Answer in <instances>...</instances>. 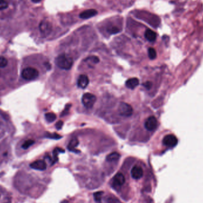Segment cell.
Wrapping results in <instances>:
<instances>
[{
  "label": "cell",
  "instance_id": "1",
  "mask_svg": "<svg viewBox=\"0 0 203 203\" xmlns=\"http://www.w3.org/2000/svg\"><path fill=\"white\" fill-rule=\"evenodd\" d=\"M56 65L60 68L64 70H70L73 65V60L71 57L66 55L61 54L55 59Z\"/></svg>",
  "mask_w": 203,
  "mask_h": 203
},
{
  "label": "cell",
  "instance_id": "2",
  "mask_svg": "<svg viewBox=\"0 0 203 203\" xmlns=\"http://www.w3.org/2000/svg\"><path fill=\"white\" fill-rule=\"evenodd\" d=\"M21 75L23 79L26 80H32L39 76V71L35 68L28 67L22 70Z\"/></svg>",
  "mask_w": 203,
  "mask_h": 203
},
{
  "label": "cell",
  "instance_id": "3",
  "mask_svg": "<svg viewBox=\"0 0 203 203\" xmlns=\"http://www.w3.org/2000/svg\"><path fill=\"white\" fill-rule=\"evenodd\" d=\"M39 31L43 37L48 36L53 30L52 23L47 20H42L39 24Z\"/></svg>",
  "mask_w": 203,
  "mask_h": 203
},
{
  "label": "cell",
  "instance_id": "4",
  "mask_svg": "<svg viewBox=\"0 0 203 203\" xmlns=\"http://www.w3.org/2000/svg\"><path fill=\"white\" fill-rule=\"evenodd\" d=\"M118 111L120 115L126 117H129L131 116L133 113V109L132 106L125 102L120 103L118 106Z\"/></svg>",
  "mask_w": 203,
  "mask_h": 203
},
{
  "label": "cell",
  "instance_id": "5",
  "mask_svg": "<svg viewBox=\"0 0 203 203\" xmlns=\"http://www.w3.org/2000/svg\"><path fill=\"white\" fill-rule=\"evenodd\" d=\"M96 101V97L95 95L87 93L83 94L82 97V103L83 105L87 109L92 108Z\"/></svg>",
  "mask_w": 203,
  "mask_h": 203
},
{
  "label": "cell",
  "instance_id": "6",
  "mask_svg": "<svg viewBox=\"0 0 203 203\" xmlns=\"http://www.w3.org/2000/svg\"><path fill=\"white\" fill-rule=\"evenodd\" d=\"M145 128L148 131H153L158 126V121L156 118L153 116H151L148 117L144 124Z\"/></svg>",
  "mask_w": 203,
  "mask_h": 203
},
{
  "label": "cell",
  "instance_id": "7",
  "mask_svg": "<svg viewBox=\"0 0 203 203\" xmlns=\"http://www.w3.org/2000/svg\"><path fill=\"white\" fill-rule=\"evenodd\" d=\"M163 143L168 147H173L177 144V139L176 137L173 134L167 135L163 138Z\"/></svg>",
  "mask_w": 203,
  "mask_h": 203
},
{
  "label": "cell",
  "instance_id": "8",
  "mask_svg": "<svg viewBox=\"0 0 203 203\" xmlns=\"http://www.w3.org/2000/svg\"><path fill=\"white\" fill-rule=\"evenodd\" d=\"M125 182V178L124 175L121 173H117L114 177L112 184L116 187H121L124 184Z\"/></svg>",
  "mask_w": 203,
  "mask_h": 203
},
{
  "label": "cell",
  "instance_id": "9",
  "mask_svg": "<svg viewBox=\"0 0 203 203\" xmlns=\"http://www.w3.org/2000/svg\"><path fill=\"white\" fill-rule=\"evenodd\" d=\"M131 176L135 180H140L143 176V170L139 166H134L131 170Z\"/></svg>",
  "mask_w": 203,
  "mask_h": 203
},
{
  "label": "cell",
  "instance_id": "10",
  "mask_svg": "<svg viewBox=\"0 0 203 203\" xmlns=\"http://www.w3.org/2000/svg\"><path fill=\"white\" fill-rule=\"evenodd\" d=\"M30 167L38 170H45L46 169V163L42 160H38L32 163Z\"/></svg>",
  "mask_w": 203,
  "mask_h": 203
},
{
  "label": "cell",
  "instance_id": "11",
  "mask_svg": "<svg viewBox=\"0 0 203 203\" xmlns=\"http://www.w3.org/2000/svg\"><path fill=\"white\" fill-rule=\"evenodd\" d=\"M89 83V79L84 74L80 75L77 80V86L81 89H85Z\"/></svg>",
  "mask_w": 203,
  "mask_h": 203
},
{
  "label": "cell",
  "instance_id": "12",
  "mask_svg": "<svg viewBox=\"0 0 203 203\" xmlns=\"http://www.w3.org/2000/svg\"><path fill=\"white\" fill-rule=\"evenodd\" d=\"M97 11L96 10L90 9L82 12L80 14V17L83 19H87L95 16L96 15H97Z\"/></svg>",
  "mask_w": 203,
  "mask_h": 203
},
{
  "label": "cell",
  "instance_id": "13",
  "mask_svg": "<svg viewBox=\"0 0 203 203\" xmlns=\"http://www.w3.org/2000/svg\"><path fill=\"white\" fill-rule=\"evenodd\" d=\"M144 36L146 39L151 42H155L156 39V33L151 29H147L144 33Z\"/></svg>",
  "mask_w": 203,
  "mask_h": 203
},
{
  "label": "cell",
  "instance_id": "14",
  "mask_svg": "<svg viewBox=\"0 0 203 203\" xmlns=\"http://www.w3.org/2000/svg\"><path fill=\"white\" fill-rule=\"evenodd\" d=\"M139 84V80L137 78L134 77L128 79L125 83L126 87L130 89H135Z\"/></svg>",
  "mask_w": 203,
  "mask_h": 203
},
{
  "label": "cell",
  "instance_id": "15",
  "mask_svg": "<svg viewBox=\"0 0 203 203\" xmlns=\"http://www.w3.org/2000/svg\"><path fill=\"white\" fill-rule=\"evenodd\" d=\"M79 144V140L76 138H73L70 141L68 145V149L71 151H74V152H79V151L76 149V147Z\"/></svg>",
  "mask_w": 203,
  "mask_h": 203
},
{
  "label": "cell",
  "instance_id": "16",
  "mask_svg": "<svg viewBox=\"0 0 203 203\" xmlns=\"http://www.w3.org/2000/svg\"><path fill=\"white\" fill-rule=\"evenodd\" d=\"M120 158V155L117 152H113V153L109 154L106 157V160L108 162H113L118 160Z\"/></svg>",
  "mask_w": 203,
  "mask_h": 203
},
{
  "label": "cell",
  "instance_id": "17",
  "mask_svg": "<svg viewBox=\"0 0 203 203\" xmlns=\"http://www.w3.org/2000/svg\"><path fill=\"white\" fill-rule=\"evenodd\" d=\"M45 119L48 122H54L56 118H57V116L53 112H48L46 113L45 115Z\"/></svg>",
  "mask_w": 203,
  "mask_h": 203
},
{
  "label": "cell",
  "instance_id": "18",
  "mask_svg": "<svg viewBox=\"0 0 203 203\" xmlns=\"http://www.w3.org/2000/svg\"><path fill=\"white\" fill-rule=\"evenodd\" d=\"M120 31H121V29L118 27L115 26H111L107 29V32L109 34H111V35L116 34L119 33Z\"/></svg>",
  "mask_w": 203,
  "mask_h": 203
},
{
  "label": "cell",
  "instance_id": "19",
  "mask_svg": "<svg viewBox=\"0 0 203 203\" xmlns=\"http://www.w3.org/2000/svg\"><path fill=\"white\" fill-rule=\"evenodd\" d=\"M148 57L151 60H154L156 58L157 54L156 50L153 48H150L148 50Z\"/></svg>",
  "mask_w": 203,
  "mask_h": 203
},
{
  "label": "cell",
  "instance_id": "20",
  "mask_svg": "<svg viewBox=\"0 0 203 203\" xmlns=\"http://www.w3.org/2000/svg\"><path fill=\"white\" fill-rule=\"evenodd\" d=\"M34 143H35V141L33 140H28L23 144L22 148L23 149H27L29 148L31 146H32Z\"/></svg>",
  "mask_w": 203,
  "mask_h": 203
},
{
  "label": "cell",
  "instance_id": "21",
  "mask_svg": "<svg viewBox=\"0 0 203 203\" xmlns=\"http://www.w3.org/2000/svg\"><path fill=\"white\" fill-rule=\"evenodd\" d=\"M8 65V60L4 57L0 56V68H4Z\"/></svg>",
  "mask_w": 203,
  "mask_h": 203
},
{
  "label": "cell",
  "instance_id": "22",
  "mask_svg": "<svg viewBox=\"0 0 203 203\" xmlns=\"http://www.w3.org/2000/svg\"><path fill=\"white\" fill-rule=\"evenodd\" d=\"M103 194H104V192H102V191H99V192H96L94 193V199L97 202H99L102 199V196Z\"/></svg>",
  "mask_w": 203,
  "mask_h": 203
},
{
  "label": "cell",
  "instance_id": "23",
  "mask_svg": "<svg viewBox=\"0 0 203 203\" xmlns=\"http://www.w3.org/2000/svg\"><path fill=\"white\" fill-rule=\"evenodd\" d=\"M9 7L8 3L5 0H0V11L6 9Z\"/></svg>",
  "mask_w": 203,
  "mask_h": 203
},
{
  "label": "cell",
  "instance_id": "24",
  "mask_svg": "<svg viewBox=\"0 0 203 203\" xmlns=\"http://www.w3.org/2000/svg\"><path fill=\"white\" fill-rule=\"evenodd\" d=\"M48 138H53V139H56V140H58V139H60L61 138H62L61 136H60L59 134H56V133H54V134H49L46 136Z\"/></svg>",
  "mask_w": 203,
  "mask_h": 203
},
{
  "label": "cell",
  "instance_id": "25",
  "mask_svg": "<svg viewBox=\"0 0 203 203\" xmlns=\"http://www.w3.org/2000/svg\"><path fill=\"white\" fill-rule=\"evenodd\" d=\"M86 61H92L94 63H98L99 62V59L97 57H96V56H91L90 57H88L86 58Z\"/></svg>",
  "mask_w": 203,
  "mask_h": 203
},
{
  "label": "cell",
  "instance_id": "26",
  "mask_svg": "<svg viewBox=\"0 0 203 203\" xmlns=\"http://www.w3.org/2000/svg\"><path fill=\"white\" fill-rule=\"evenodd\" d=\"M71 105H70V104L67 105L66 106H65V109H64V110L63 112H62L61 116H64L65 115H67V114H68V111H69L70 108H71Z\"/></svg>",
  "mask_w": 203,
  "mask_h": 203
},
{
  "label": "cell",
  "instance_id": "27",
  "mask_svg": "<svg viewBox=\"0 0 203 203\" xmlns=\"http://www.w3.org/2000/svg\"><path fill=\"white\" fill-rule=\"evenodd\" d=\"M64 124V122L62 121H59L57 122L56 125H55V126H56V128L57 130H60L61 129V128L62 127V125Z\"/></svg>",
  "mask_w": 203,
  "mask_h": 203
},
{
  "label": "cell",
  "instance_id": "28",
  "mask_svg": "<svg viewBox=\"0 0 203 203\" xmlns=\"http://www.w3.org/2000/svg\"><path fill=\"white\" fill-rule=\"evenodd\" d=\"M144 86L147 89H150V87H151V82H146L145 84H144Z\"/></svg>",
  "mask_w": 203,
  "mask_h": 203
},
{
  "label": "cell",
  "instance_id": "29",
  "mask_svg": "<svg viewBox=\"0 0 203 203\" xmlns=\"http://www.w3.org/2000/svg\"><path fill=\"white\" fill-rule=\"evenodd\" d=\"M31 1L33 2L34 3H39L42 1V0H31Z\"/></svg>",
  "mask_w": 203,
  "mask_h": 203
}]
</instances>
